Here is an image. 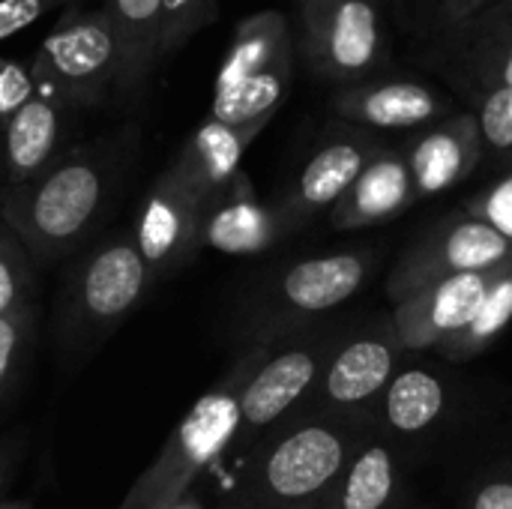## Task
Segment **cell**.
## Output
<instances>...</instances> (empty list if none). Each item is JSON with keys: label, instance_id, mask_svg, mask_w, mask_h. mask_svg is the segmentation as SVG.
I'll return each instance as SVG.
<instances>
[{"label": "cell", "instance_id": "6da1fadb", "mask_svg": "<svg viewBox=\"0 0 512 509\" xmlns=\"http://www.w3.org/2000/svg\"><path fill=\"white\" fill-rule=\"evenodd\" d=\"M123 174V141H93L60 153L45 171L0 195V222L33 261L78 249L105 216Z\"/></svg>", "mask_w": 512, "mask_h": 509}, {"label": "cell", "instance_id": "7a4b0ae2", "mask_svg": "<svg viewBox=\"0 0 512 509\" xmlns=\"http://www.w3.org/2000/svg\"><path fill=\"white\" fill-rule=\"evenodd\" d=\"M369 423L330 414H294L267 432L240 462L222 509H321Z\"/></svg>", "mask_w": 512, "mask_h": 509}, {"label": "cell", "instance_id": "3957f363", "mask_svg": "<svg viewBox=\"0 0 512 509\" xmlns=\"http://www.w3.org/2000/svg\"><path fill=\"white\" fill-rule=\"evenodd\" d=\"M273 345H246L225 375L183 414L150 468L132 483L120 509H168L195 480L225 462L240 426V396Z\"/></svg>", "mask_w": 512, "mask_h": 509}, {"label": "cell", "instance_id": "277c9868", "mask_svg": "<svg viewBox=\"0 0 512 509\" xmlns=\"http://www.w3.org/2000/svg\"><path fill=\"white\" fill-rule=\"evenodd\" d=\"M294 69L288 21L279 12H255L237 24L213 81L210 114L228 126H267L282 105Z\"/></svg>", "mask_w": 512, "mask_h": 509}, {"label": "cell", "instance_id": "5b68a950", "mask_svg": "<svg viewBox=\"0 0 512 509\" xmlns=\"http://www.w3.org/2000/svg\"><path fill=\"white\" fill-rule=\"evenodd\" d=\"M153 273L129 231L111 234L81 255L63 285L60 327L69 345H90L120 327L144 294Z\"/></svg>", "mask_w": 512, "mask_h": 509}, {"label": "cell", "instance_id": "8992f818", "mask_svg": "<svg viewBox=\"0 0 512 509\" xmlns=\"http://www.w3.org/2000/svg\"><path fill=\"white\" fill-rule=\"evenodd\" d=\"M372 270L375 255L366 249L327 252L288 264L255 294L246 318L249 345H276L303 321L339 309L360 294Z\"/></svg>", "mask_w": 512, "mask_h": 509}, {"label": "cell", "instance_id": "52a82bcc", "mask_svg": "<svg viewBox=\"0 0 512 509\" xmlns=\"http://www.w3.org/2000/svg\"><path fill=\"white\" fill-rule=\"evenodd\" d=\"M117 48L105 9L69 6L30 60L36 93L66 111L93 108L114 90Z\"/></svg>", "mask_w": 512, "mask_h": 509}, {"label": "cell", "instance_id": "ba28073f", "mask_svg": "<svg viewBox=\"0 0 512 509\" xmlns=\"http://www.w3.org/2000/svg\"><path fill=\"white\" fill-rule=\"evenodd\" d=\"M336 345L339 336L333 330H312L285 342L282 348H270L264 363L243 387L240 426L225 462H240L267 432L306 405Z\"/></svg>", "mask_w": 512, "mask_h": 509}, {"label": "cell", "instance_id": "9c48e42d", "mask_svg": "<svg viewBox=\"0 0 512 509\" xmlns=\"http://www.w3.org/2000/svg\"><path fill=\"white\" fill-rule=\"evenodd\" d=\"M510 258L512 243L507 237H501L495 228L474 219L471 213L459 210L432 225L408 246L387 279V294L393 303H399L438 279L483 273L501 267Z\"/></svg>", "mask_w": 512, "mask_h": 509}, {"label": "cell", "instance_id": "30bf717a", "mask_svg": "<svg viewBox=\"0 0 512 509\" xmlns=\"http://www.w3.org/2000/svg\"><path fill=\"white\" fill-rule=\"evenodd\" d=\"M399 354L402 345L393 327L387 333L366 330L339 339L318 378V387L297 414H330L369 423V414L381 408L384 390L399 372Z\"/></svg>", "mask_w": 512, "mask_h": 509}, {"label": "cell", "instance_id": "8fae6325", "mask_svg": "<svg viewBox=\"0 0 512 509\" xmlns=\"http://www.w3.org/2000/svg\"><path fill=\"white\" fill-rule=\"evenodd\" d=\"M204 213L207 198H201L171 168L156 177L132 225V237L153 273V282L177 273L198 255L204 246Z\"/></svg>", "mask_w": 512, "mask_h": 509}, {"label": "cell", "instance_id": "7c38bea8", "mask_svg": "<svg viewBox=\"0 0 512 509\" xmlns=\"http://www.w3.org/2000/svg\"><path fill=\"white\" fill-rule=\"evenodd\" d=\"M303 51L324 78H354L378 60L381 27L372 0H303Z\"/></svg>", "mask_w": 512, "mask_h": 509}, {"label": "cell", "instance_id": "4fadbf2b", "mask_svg": "<svg viewBox=\"0 0 512 509\" xmlns=\"http://www.w3.org/2000/svg\"><path fill=\"white\" fill-rule=\"evenodd\" d=\"M501 267L438 279V282L408 294L405 300L393 303L396 309H393L390 327H393L402 351L441 348L447 339H453L474 318V312L480 309L492 282L498 279Z\"/></svg>", "mask_w": 512, "mask_h": 509}, {"label": "cell", "instance_id": "5bb4252c", "mask_svg": "<svg viewBox=\"0 0 512 509\" xmlns=\"http://www.w3.org/2000/svg\"><path fill=\"white\" fill-rule=\"evenodd\" d=\"M378 153L381 150L363 135H339L324 141L273 207L285 225L297 231L321 210H330Z\"/></svg>", "mask_w": 512, "mask_h": 509}, {"label": "cell", "instance_id": "9a60e30c", "mask_svg": "<svg viewBox=\"0 0 512 509\" xmlns=\"http://www.w3.org/2000/svg\"><path fill=\"white\" fill-rule=\"evenodd\" d=\"M291 228L273 204H261L249 177L240 171L204 213V246L225 255H258L288 237Z\"/></svg>", "mask_w": 512, "mask_h": 509}, {"label": "cell", "instance_id": "2e32d148", "mask_svg": "<svg viewBox=\"0 0 512 509\" xmlns=\"http://www.w3.org/2000/svg\"><path fill=\"white\" fill-rule=\"evenodd\" d=\"M105 15L111 21L117 72L111 96L117 102L141 99L159 60L162 39V0H105Z\"/></svg>", "mask_w": 512, "mask_h": 509}, {"label": "cell", "instance_id": "e0dca14e", "mask_svg": "<svg viewBox=\"0 0 512 509\" xmlns=\"http://www.w3.org/2000/svg\"><path fill=\"white\" fill-rule=\"evenodd\" d=\"M417 201L405 153H378L351 189L330 207V225L336 231H360L396 219Z\"/></svg>", "mask_w": 512, "mask_h": 509}, {"label": "cell", "instance_id": "ac0fdd59", "mask_svg": "<svg viewBox=\"0 0 512 509\" xmlns=\"http://www.w3.org/2000/svg\"><path fill=\"white\" fill-rule=\"evenodd\" d=\"M261 129L264 126H228L207 117L183 141L168 168L210 204L240 174V162Z\"/></svg>", "mask_w": 512, "mask_h": 509}, {"label": "cell", "instance_id": "d6986e66", "mask_svg": "<svg viewBox=\"0 0 512 509\" xmlns=\"http://www.w3.org/2000/svg\"><path fill=\"white\" fill-rule=\"evenodd\" d=\"M63 114V105L42 93H33L0 126V168L6 189L27 183L60 156Z\"/></svg>", "mask_w": 512, "mask_h": 509}, {"label": "cell", "instance_id": "ffe728a7", "mask_svg": "<svg viewBox=\"0 0 512 509\" xmlns=\"http://www.w3.org/2000/svg\"><path fill=\"white\" fill-rule=\"evenodd\" d=\"M480 156H483V138L477 120L471 117H456L426 132L405 153L417 198H432L447 192L477 168Z\"/></svg>", "mask_w": 512, "mask_h": 509}, {"label": "cell", "instance_id": "44dd1931", "mask_svg": "<svg viewBox=\"0 0 512 509\" xmlns=\"http://www.w3.org/2000/svg\"><path fill=\"white\" fill-rule=\"evenodd\" d=\"M336 111L372 129H414L432 123L441 114V99L423 84L393 81L342 90L336 96Z\"/></svg>", "mask_w": 512, "mask_h": 509}, {"label": "cell", "instance_id": "7402d4cb", "mask_svg": "<svg viewBox=\"0 0 512 509\" xmlns=\"http://www.w3.org/2000/svg\"><path fill=\"white\" fill-rule=\"evenodd\" d=\"M444 411H447L444 381L423 366H411V369H399L387 384L378 417L396 435H423L441 420Z\"/></svg>", "mask_w": 512, "mask_h": 509}, {"label": "cell", "instance_id": "603a6c76", "mask_svg": "<svg viewBox=\"0 0 512 509\" xmlns=\"http://www.w3.org/2000/svg\"><path fill=\"white\" fill-rule=\"evenodd\" d=\"M399 489L396 456L387 444L366 438L321 509H387Z\"/></svg>", "mask_w": 512, "mask_h": 509}, {"label": "cell", "instance_id": "cb8c5ba5", "mask_svg": "<svg viewBox=\"0 0 512 509\" xmlns=\"http://www.w3.org/2000/svg\"><path fill=\"white\" fill-rule=\"evenodd\" d=\"M512 327V258L501 267L498 279L492 282L489 294L483 297L480 309L474 312V318L453 336L447 339L441 351L447 360H468L483 354L486 348H492L504 330Z\"/></svg>", "mask_w": 512, "mask_h": 509}, {"label": "cell", "instance_id": "d4e9b609", "mask_svg": "<svg viewBox=\"0 0 512 509\" xmlns=\"http://www.w3.org/2000/svg\"><path fill=\"white\" fill-rule=\"evenodd\" d=\"M219 18V0H162L159 60L177 54Z\"/></svg>", "mask_w": 512, "mask_h": 509}, {"label": "cell", "instance_id": "484cf974", "mask_svg": "<svg viewBox=\"0 0 512 509\" xmlns=\"http://www.w3.org/2000/svg\"><path fill=\"white\" fill-rule=\"evenodd\" d=\"M33 303V258L0 222V315Z\"/></svg>", "mask_w": 512, "mask_h": 509}, {"label": "cell", "instance_id": "4316f807", "mask_svg": "<svg viewBox=\"0 0 512 509\" xmlns=\"http://www.w3.org/2000/svg\"><path fill=\"white\" fill-rule=\"evenodd\" d=\"M33 303L12 309L9 315H0V408L6 396L15 390V381L24 369V354L33 336Z\"/></svg>", "mask_w": 512, "mask_h": 509}, {"label": "cell", "instance_id": "83f0119b", "mask_svg": "<svg viewBox=\"0 0 512 509\" xmlns=\"http://www.w3.org/2000/svg\"><path fill=\"white\" fill-rule=\"evenodd\" d=\"M477 129L483 147L495 153H512V87H495L483 99Z\"/></svg>", "mask_w": 512, "mask_h": 509}, {"label": "cell", "instance_id": "f1b7e54d", "mask_svg": "<svg viewBox=\"0 0 512 509\" xmlns=\"http://www.w3.org/2000/svg\"><path fill=\"white\" fill-rule=\"evenodd\" d=\"M462 210L486 222L489 228H495L501 237H507L512 243V171H507L480 195H474L471 201H465Z\"/></svg>", "mask_w": 512, "mask_h": 509}, {"label": "cell", "instance_id": "f546056e", "mask_svg": "<svg viewBox=\"0 0 512 509\" xmlns=\"http://www.w3.org/2000/svg\"><path fill=\"white\" fill-rule=\"evenodd\" d=\"M78 0H0V42L36 24L42 15L54 9H69Z\"/></svg>", "mask_w": 512, "mask_h": 509}, {"label": "cell", "instance_id": "4dcf8cb0", "mask_svg": "<svg viewBox=\"0 0 512 509\" xmlns=\"http://www.w3.org/2000/svg\"><path fill=\"white\" fill-rule=\"evenodd\" d=\"M36 93L33 78H30V66L12 60V57H0V126Z\"/></svg>", "mask_w": 512, "mask_h": 509}, {"label": "cell", "instance_id": "1f68e13d", "mask_svg": "<svg viewBox=\"0 0 512 509\" xmlns=\"http://www.w3.org/2000/svg\"><path fill=\"white\" fill-rule=\"evenodd\" d=\"M471 509H512V480H492L480 486Z\"/></svg>", "mask_w": 512, "mask_h": 509}, {"label": "cell", "instance_id": "d6a6232c", "mask_svg": "<svg viewBox=\"0 0 512 509\" xmlns=\"http://www.w3.org/2000/svg\"><path fill=\"white\" fill-rule=\"evenodd\" d=\"M168 509H207V507H204V501H201V498L195 495V489H192V492H186L183 498H177V501H174Z\"/></svg>", "mask_w": 512, "mask_h": 509}, {"label": "cell", "instance_id": "836d02e7", "mask_svg": "<svg viewBox=\"0 0 512 509\" xmlns=\"http://www.w3.org/2000/svg\"><path fill=\"white\" fill-rule=\"evenodd\" d=\"M498 87H512V42L504 63H501V72H498Z\"/></svg>", "mask_w": 512, "mask_h": 509}, {"label": "cell", "instance_id": "e575fe53", "mask_svg": "<svg viewBox=\"0 0 512 509\" xmlns=\"http://www.w3.org/2000/svg\"><path fill=\"white\" fill-rule=\"evenodd\" d=\"M6 465H9V459L0 450V504H3V489H6Z\"/></svg>", "mask_w": 512, "mask_h": 509}, {"label": "cell", "instance_id": "d590c367", "mask_svg": "<svg viewBox=\"0 0 512 509\" xmlns=\"http://www.w3.org/2000/svg\"><path fill=\"white\" fill-rule=\"evenodd\" d=\"M0 509H30V507H27V504H21V501H3Z\"/></svg>", "mask_w": 512, "mask_h": 509}]
</instances>
